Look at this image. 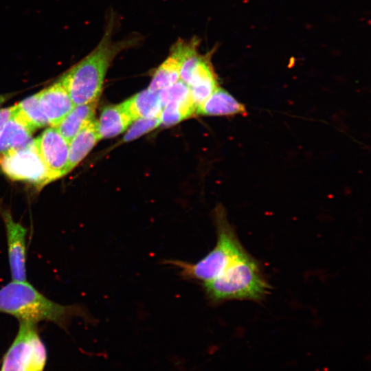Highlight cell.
<instances>
[{"instance_id": "6da1fadb", "label": "cell", "mask_w": 371, "mask_h": 371, "mask_svg": "<svg viewBox=\"0 0 371 371\" xmlns=\"http://www.w3.org/2000/svg\"><path fill=\"white\" fill-rule=\"evenodd\" d=\"M106 19L104 33L97 45L58 78L74 105L99 100L105 76L114 59L122 52L137 46L143 38L141 34L133 33L114 40L116 16L112 12Z\"/></svg>"}, {"instance_id": "7a4b0ae2", "label": "cell", "mask_w": 371, "mask_h": 371, "mask_svg": "<svg viewBox=\"0 0 371 371\" xmlns=\"http://www.w3.org/2000/svg\"><path fill=\"white\" fill-rule=\"evenodd\" d=\"M0 313L35 324L48 321L63 325L79 313V308L48 299L27 281L12 280L0 289Z\"/></svg>"}, {"instance_id": "3957f363", "label": "cell", "mask_w": 371, "mask_h": 371, "mask_svg": "<svg viewBox=\"0 0 371 371\" xmlns=\"http://www.w3.org/2000/svg\"><path fill=\"white\" fill-rule=\"evenodd\" d=\"M203 286L207 297L214 303L233 300L259 301L269 290L259 265L247 252Z\"/></svg>"}, {"instance_id": "277c9868", "label": "cell", "mask_w": 371, "mask_h": 371, "mask_svg": "<svg viewBox=\"0 0 371 371\" xmlns=\"http://www.w3.org/2000/svg\"><path fill=\"white\" fill-rule=\"evenodd\" d=\"M214 223L216 243L205 256L196 262L169 261L179 269L183 278L201 281L203 284L209 282L247 252L222 209L216 210Z\"/></svg>"}, {"instance_id": "5b68a950", "label": "cell", "mask_w": 371, "mask_h": 371, "mask_svg": "<svg viewBox=\"0 0 371 371\" xmlns=\"http://www.w3.org/2000/svg\"><path fill=\"white\" fill-rule=\"evenodd\" d=\"M46 351L35 324L20 321L18 333L8 350L1 371H43Z\"/></svg>"}, {"instance_id": "8992f818", "label": "cell", "mask_w": 371, "mask_h": 371, "mask_svg": "<svg viewBox=\"0 0 371 371\" xmlns=\"http://www.w3.org/2000/svg\"><path fill=\"white\" fill-rule=\"evenodd\" d=\"M199 47L194 48L184 58L179 80L189 87L190 98L197 107L218 87L211 56L212 52L201 54Z\"/></svg>"}, {"instance_id": "52a82bcc", "label": "cell", "mask_w": 371, "mask_h": 371, "mask_svg": "<svg viewBox=\"0 0 371 371\" xmlns=\"http://www.w3.org/2000/svg\"><path fill=\"white\" fill-rule=\"evenodd\" d=\"M0 166L4 174L14 181H27L39 188L50 182L34 139L25 147L1 157Z\"/></svg>"}, {"instance_id": "ba28073f", "label": "cell", "mask_w": 371, "mask_h": 371, "mask_svg": "<svg viewBox=\"0 0 371 371\" xmlns=\"http://www.w3.org/2000/svg\"><path fill=\"white\" fill-rule=\"evenodd\" d=\"M34 142L48 171L50 182L66 175L69 142L58 129L54 126L47 128Z\"/></svg>"}, {"instance_id": "9c48e42d", "label": "cell", "mask_w": 371, "mask_h": 371, "mask_svg": "<svg viewBox=\"0 0 371 371\" xmlns=\"http://www.w3.org/2000/svg\"><path fill=\"white\" fill-rule=\"evenodd\" d=\"M1 215L5 228L11 278L13 281H27V229L13 219L10 211H3Z\"/></svg>"}, {"instance_id": "30bf717a", "label": "cell", "mask_w": 371, "mask_h": 371, "mask_svg": "<svg viewBox=\"0 0 371 371\" xmlns=\"http://www.w3.org/2000/svg\"><path fill=\"white\" fill-rule=\"evenodd\" d=\"M200 45V39H178L172 45L168 57L155 70L148 89L159 91L179 80L182 63L186 56Z\"/></svg>"}, {"instance_id": "8fae6325", "label": "cell", "mask_w": 371, "mask_h": 371, "mask_svg": "<svg viewBox=\"0 0 371 371\" xmlns=\"http://www.w3.org/2000/svg\"><path fill=\"white\" fill-rule=\"evenodd\" d=\"M38 96L41 109L50 126L56 127L75 106L59 79L38 92Z\"/></svg>"}, {"instance_id": "7c38bea8", "label": "cell", "mask_w": 371, "mask_h": 371, "mask_svg": "<svg viewBox=\"0 0 371 371\" xmlns=\"http://www.w3.org/2000/svg\"><path fill=\"white\" fill-rule=\"evenodd\" d=\"M246 108L229 92L219 86L196 109V114L211 116L244 115Z\"/></svg>"}, {"instance_id": "4fadbf2b", "label": "cell", "mask_w": 371, "mask_h": 371, "mask_svg": "<svg viewBox=\"0 0 371 371\" xmlns=\"http://www.w3.org/2000/svg\"><path fill=\"white\" fill-rule=\"evenodd\" d=\"M133 120L122 104H110L103 107L96 126L100 139L115 137L122 133Z\"/></svg>"}, {"instance_id": "5bb4252c", "label": "cell", "mask_w": 371, "mask_h": 371, "mask_svg": "<svg viewBox=\"0 0 371 371\" xmlns=\"http://www.w3.org/2000/svg\"><path fill=\"white\" fill-rule=\"evenodd\" d=\"M34 131L13 114L0 133V158L22 148L32 142Z\"/></svg>"}, {"instance_id": "9a60e30c", "label": "cell", "mask_w": 371, "mask_h": 371, "mask_svg": "<svg viewBox=\"0 0 371 371\" xmlns=\"http://www.w3.org/2000/svg\"><path fill=\"white\" fill-rule=\"evenodd\" d=\"M98 101L95 100L75 105L56 127L67 141L69 142L76 134L95 120Z\"/></svg>"}, {"instance_id": "2e32d148", "label": "cell", "mask_w": 371, "mask_h": 371, "mask_svg": "<svg viewBox=\"0 0 371 371\" xmlns=\"http://www.w3.org/2000/svg\"><path fill=\"white\" fill-rule=\"evenodd\" d=\"M100 140L94 120L69 142L67 174L84 159Z\"/></svg>"}, {"instance_id": "e0dca14e", "label": "cell", "mask_w": 371, "mask_h": 371, "mask_svg": "<svg viewBox=\"0 0 371 371\" xmlns=\"http://www.w3.org/2000/svg\"><path fill=\"white\" fill-rule=\"evenodd\" d=\"M122 104L133 122L139 118L159 116L162 109L159 91L148 89L136 93Z\"/></svg>"}, {"instance_id": "ac0fdd59", "label": "cell", "mask_w": 371, "mask_h": 371, "mask_svg": "<svg viewBox=\"0 0 371 371\" xmlns=\"http://www.w3.org/2000/svg\"><path fill=\"white\" fill-rule=\"evenodd\" d=\"M14 106V114L33 131L49 125L48 120L42 111L38 93L26 98Z\"/></svg>"}, {"instance_id": "d6986e66", "label": "cell", "mask_w": 371, "mask_h": 371, "mask_svg": "<svg viewBox=\"0 0 371 371\" xmlns=\"http://www.w3.org/2000/svg\"><path fill=\"white\" fill-rule=\"evenodd\" d=\"M196 107L191 98L181 102H170L161 109L159 115L160 125L168 127L196 114Z\"/></svg>"}, {"instance_id": "ffe728a7", "label": "cell", "mask_w": 371, "mask_h": 371, "mask_svg": "<svg viewBox=\"0 0 371 371\" xmlns=\"http://www.w3.org/2000/svg\"><path fill=\"white\" fill-rule=\"evenodd\" d=\"M160 126L159 116L148 118H139L132 122L126 129L122 141L128 142L135 140Z\"/></svg>"}, {"instance_id": "44dd1931", "label": "cell", "mask_w": 371, "mask_h": 371, "mask_svg": "<svg viewBox=\"0 0 371 371\" xmlns=\"http://www.w3.org/2000/svg\"><path fill=\"white\" fill-rule=\"evenodd\" d=\"M162 108L170 102H181L190 98L188 86L179 80L172 85L159 91Z\"/></svg>"}, {"instance_id": "7402d4cb", "label": "cell", "mask_w": 371, "mask_h": 371, "mask_svg": "<svg viewBox=\"0 0 371 371\" xmlns=\"http://www.w3.org/2000/svg\"><path fill=\"white\" fill-rule=\"evenodd\" d=\"M14 106L0 109V133L5 122L11 117L13 114Z\"/></svg>"}, {"instance_id": "603a6c76", "label": "cell", "mask_w": 371, "mask_h": 371, "mask_svg": "<svg viewBox=\"0 0 371 371\" xmlns=\"http://www.w3.org/2000/svg\"><path fill=\"white\" fill-rule=\"evenodd\" d=\"M12 94L5 93L0 94V106L5 103L9 98L12 97Z\"/></svg>"}]
</instances>
